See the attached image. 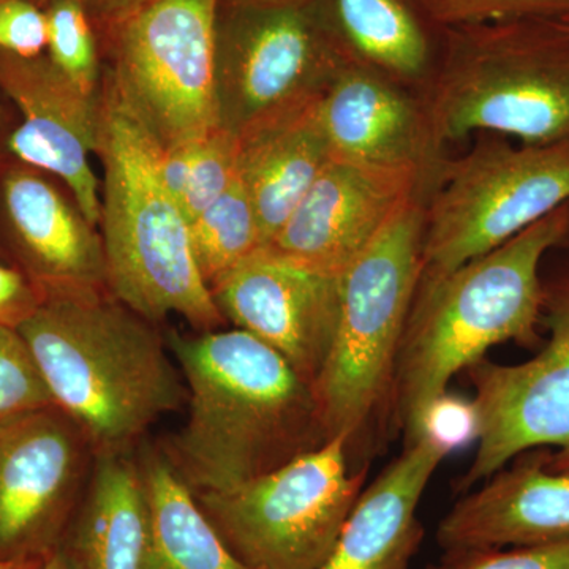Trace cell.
<instances>
[{"label":"cell","mask_w":569,"mask_h":569,"mask_svg":"<svg viewBox=\"0 0 569 569\" xmlns=\"http://www.w3.org/2000/svg\"><path fill=\"white\" fill-rule=\"evenodd\" d=\"M167 343L189 417L160 448L193 493L238 488L328 441L312 388L257 337L171 331Z\"/></svg>","instance_id":"1"},{"label":"cell","mask_w":569,"mask_h":569,"mask_svg":"<svg viewBox=\"0 0 569 569\" xmlns=\"http://www.w3.org/2000/svg\"><path fill=\"white\" fill-rule=\"evenodd\" d=\"M41 293L18 331L54 406L80 427L96 458L130 455L187 397L167 340L108 288Z\"/></svg>","instance_id":"2"},{"label":"cell","mask_w":569,"mask_h":569,"mask_svg":"<svg viewBox=\"0 0 569 569\" xmlns=\"http://www.w3.org/2000/svg\"><path fill=\"white\" fill-rule=\"evenodd\" d=\"M569 239V203L447 274L419 280L396 369L395 422L421 437L430 403L489 348L542 343V263Z\"/></svg>","instance_id":"3"},{"label":"cell","mask_w":569,"mask_h":569,"mask_svg":"<svg viewBox=\"0 0 569 569\" xmlns=\"http://www.w3.org/2000/svg\"><path fill=\"white\" fill-rule=\"evenodd\" d=\"M96 156L103 167L99 230L114 298L156 323L182 317L194 332L223 328L190 241L189 220L160 176V151L108 74L100 84Z\"/></svg>","instance_id":"4"},{"label":"cell","mask_w":569,"mask_h":569,"mask_svg":"<svg viewBox=\"0 0 569 569\" xmlns=\"http://www.w3.org/2000/svg\"><path fill=\"white\" fill-rule=\"evenodd\" d=\"M427 194L410 198L343 272L335 343L312 387L326 438L346 437L355 467L369 466L396 429V369L421 279Z\"/></svg>","instance_id":"5"},{"label":"cell","mask_w":569,"mask_h":569,"mask_svg":"<svg viewBox=\"0 0 569 569\" xmlns=\"http://www.w3.org/2000/svg\"><path fill=\"white\" fill-rule=\"evenodd\" d=\"M422 97L440 148L481 132L522 144L569 142V24L561 18L445 29Z\"/></svg>","instance_id":"6"},{"label":"cell","mask_w":569,"mask_h":569,"mask_svg":"<svg viewBox=\"0 0 569 569\" xmlns=\"http://www.w3.org/2000/svg\"><path fill=\"white\" fill-rule=\"evenodd\" d=\"M569 203V142L515 144L486 134L445 159L427 194L421 279L497 249Z\"/></svg>","instance_id":"7"},{"label":"cell","mask_w":569,"mask_h":569,"mask_svg":"<svg viewBox=\"0 0 569 569\" xmlns=\"http://www.w3.org/2000/svg\"><path fill=\"white\" fill-rule=\"evenodd\" d=\"M336 437L271 473L224 492L194 493L220 537L250 569H318L365 490Z\"/></svg>","instance_id":"8"},{"label":"cell","mask_w":569,"mask_h":569,"mask_svg":"<svg viewBox=\"0 0 569 569\" xmlns=\"http://www.w3.org/2000/svg\"><path fill=\"white\" fill-rule=\"evenodd\" d=\"M542 329L533 358L466 370L478 415L477 452L458 492H467L519 456L538 451L542 467L569 475V239L542 263Z\"/></svg>","instance_id":"9"},{"label":"cell","mask_w":569,"mask_h":569,"mask_svg":"<svg viewBox=\"0 0 569 569\" xmlns=\"http://www.w3.org/2000/svg\"><path fill=\"white\" fill-rule=\"evenodd\" d=\"M219 6L220 0H156L110 40L108 78L162 151L222 127L216 71Z\"/></svg>","instance_id":"10"},{"label":"cell","mask_w":569,"mask_h":569,"mask_svg":"<svg viewBox=\"0 0 569 569\" xmlns=\"http://www.w3.org/2000/svg\"><path fill=\"white\" fill-rule=\"evenodd\" d=\"M346 63L312 0H220L217 100L220 123L234 137L323 96Z\"/></svg>","instance_id":"11"},{"label":"cell","mask_w":569,"mask_h":569,"mask_svg":"<svg viewBox=\"0 0 569 569\" xmlns=\"http://www.w3.org/2000/svg\"><path fill=\"white\" fill-rule=\"evenodd\" d=\"M96 456L56 406L0 422V560H44L62 546Z\"/></svg>","instance_id":"12"},{"label":"cell","mask_w":569,"mask_h":569,"mask_svg":"<svg viewBox=\"0 0 569 569\" xmlns=\"http://www.w3.org/2000/svg\"><path fill=\"white\" fill-rule=\"evenodd\" d=\"M224 321L271 347L310 388L331 353L342 277L257 250L211 287Z\"/></svg>","instance_id":"13"},{"label":"cell","mask_w":569,"mask_h":569,"mask_svg":"<svg viewBox=\"0 0 569 569\" xmlns=\"http://www.w3.org/2000/svg\"><path fill=\"white\" fill-rule=\"evenodd\" d=\"M430 190L432 182L413 171L381 170L332 157L264 249L313 271L342 277L410 198Z\"/></svg>","instance_id":"14"},{"label":"cell","mask_w":569,"mask_h":569,"mask_svg":"<svg viewBox=\"0 0 569 569\" xmlns=\"http://www.w3.org/2000/svg\"><path fill=\"white\" fill-rule=\"evenodd\" d=\"M0 89L22 116L7 138L11 159L61 179L84 216L99 227L102 183L92 156L100 89L82 91L50 58H20L6 51H0Z\"/></svg>","instance_id":"15"},{"label":"cell","mask_w":569,"mask_h":569,"mask_svg":"<svg viewBox=\"0 0 569 569\" xmlns=\"http://www.w3.org/2000/svg\"><path fill=\"white\" fill-rule=\"evenodd\" d=\"M318 112L335 159L413 171L436 182L443 148L433 138L421 92L347 62L321 96Z\"/></svg>","instance_id":"16"},{"label":"cell","mask_w":569,"mask_h":569,"mask_svg":"<svg viewBox=\"0 0 569 569\" xmlns=\"http://www.w3.org/2000/svg\"><path fill=\"white\" fill-rule=\"evenodd\" d=\"M43 171L0 168V228L14 268L41 291L108 288L99 227Z\"/></svg>","instance_id":"17"},{"label":"cell","mask_w":569,"mask_h":569,"mask_svg":"<svg viewBox=\"0 0 569 569\" xmlns=\"http://www.w3.org/2000/svg\"><path fill=\"white\" fill-rule=\"evenodd\" d=\"M569 538V475L542 467L529 451L463 493L441 518L445 553L518 548Z\"/></svg>","instance_id":"18"},{"label":"cell","mask_w":569,"mask_h":569,"mask_svg":"<svg viewBox=\"0 0 569 569\" xmlns=\"http://www.w3.org/2000/svg\"><path fill=\"white\" fill-rule=\"evenodd\" d=\"M451 452L422 436L362 490L328 559L318 569H411L425 529L418 508Z\"/></svg>","instance_id":"19"},{"label":"cell","mask_w":569,"mask_h":569,"mask_svg":"<svg viewBox=\"0 0 569 569\" xmlns=\"http://www.w3.org/2000/svg\"><path fill=\"white\" fill-rule=\"evenodd\" d=\"M320 99L272 116L236 137L238 178L257 212L263 249L331 162L318 112Z\"/></svg>","instance_id":"20"},{"label":"cell","mask_w":569,"mask_h":569,"mask_svg":"<svg viewBox=\"0 0 569 569\" xmlns=\"http://www.w3.org/2000/svg\"><path fill=\"white\" fill-rule=\"evenodd\" d=\"M312 9L347 62L425 93L438 58L417 0H312Z\"/></svg>","instance_id":"21"},{"label":"cell","mask_w":569,"mask_h":569,"mask_svg":"<svg viewBox=\"0 0 569 569\" xmlns=\"http://www.w3.org/2000/svg\"><path fill=\"white\" fill-rule=\"evenodd\" d=\"M80 569H149L151 518L140 462L130 455L93 462L73 542Z\"/></svg>","instance_id":"22"},{"label":"cell","mask_w":569,"mask_h":569,"mask_svg":"<svg viewBox=\"0 0 569 569\" xmlns=\"http://www.w3.org/2000/svg\"><path fill=\"white\" fill-rule=\"evenodd\" d=\"M149 518V569H250L234 556L162 448L144 447L140 458Z\"/></svg>","instance_id":"23"},{"label":"cell","mask_w":569,"mask_h":569,"mask_svg":"<svg viewBox=\"0 0 569 569\" xmlns=\"http://www.w3.org/2000/svg\"><path fill=\"white\" fill-rule=\"evenodd\" d=\"M159 167L168 193L190 223L238 178V140L219 127L200 140L160 151Z\"/></svg>","instance_id":"24"},{"label":"cell","mask_w":569,"mask_h":569,"mask_svg":"<svg viewBox=\"0 0 569 569\" xmlns=\"http://www.w3.org/2000/svg\"><path fill=\"white\" fill-rule=\"evenodd\" d=\"M189 228L194 260L209 290L220 277L263 249L257 212L239 178L194 217Z\"/></svg>","instance_id":"25"},{"label":"cell","mask_w":569,"mask_h":569,"mask_svg":"<svg viewBox=\"0 0 569 569\" xmlns=\"http://www.w3.org/2000/svg\"><path fill=\"white\" fill-rule=\"evenodd\" d=\"M48 50L51 62L88 93L102 84L96 29L78 0H50Z\"/></svg>","instance_id":"26"},{"label":"cell","mask_w":569,"mask_h":569,"mask_svg":"<svg viewBox=\"0 0 569 569\" xmlns=\"http://www.w3.org/2000/svg\"><path fill=\"white\" fill-rule=\"evenodd\" d=\"M51 406L54 400L24 337L0 325V422Z\"/></svg>","instance_id":"27"},{"label":"cell","mask_w":569,"mask_h":569,"mask_svg":"<svg viewBox=\"0 0 569 569\" xmlns=\"http://www.w3.org/2000/svg\"><path fill=\"white\" fill-rule=\"evenodd\" d=\"M427 20L443 29L486 22L563 18L569 0H417Z\"/></svg>","instance_id":"28"},{"label":"cell","mask_w":569,"mask_h":569,"mask_svg":"<svg viewBox=\"0 0 569 569\" xmlns=\"http://www.w3.org/2000/svg\"><path fill=\"white\" fill-rule=\"evenodd\" d=\"M456 569H569V538L518 548L449 553Z\"/></svg>","instance_id":"29"},{"label":"cell","mask_w":569,"mask_h":569,"mask_svg":"<svg viewBox=\"0 0 569 569\" xmlns=\"http://www.w3.org/2000/svg\"><path fill=\"white\" fill-rule=\"evenodd\" d=\"M48 48V18L31 0H0V51L39 58Z\"/></svg>","instance_id":"30"},{"label":"cell","mask_w":569,"mask_h":569,"mask_svg":"<svg viewBox=\"0 0 569 569\" xmlns=\"http://www.w3.org/2000/svg\"><path fill=\"white\" fill-rule=\"evenodd\" d=\"M422 436L437 441L449 452L477 441L478 415L473 400L449 396L448 392L437 397L427 408L425 421H422Z\"/></svg>","instance_id":"31"},{"label":"cell","mask_w":569,"mask_h":569,"mask_svg":"<svg viewBox=\"0 0 569 569\" xmlns=\"http://www.w3.org/2000/svg\"><path fill=\"white\" fill-rule=\"evenodd\" d=\"M41 296L24 272L0 261V325L18 328L39 306Z\"/></svg>","instance_id":"32"},{"label":"cell","mask_w":569,"mask_h":569,"mask_svg":"<svg viewBox=\"0 0 569 569\" xmlns=\"http://www.w3.org/2000/svg\"><path fill=\"white\" fill-rule=\"evenodd\" d=\"M84 7L93 29H100L108 40L156 0H78Z\"/></svg>","instance_id":"33"},{"label":"cell","mask_w":569,"mask_h":569,"mask_svg":"<svg viewBox=\"0 0 569 569\" xmlns=\"http://www.w3.org/2000/svg\"><path fill=\"white\" fill-rule=\"evenodd\" d=\"M41 569H80V565L74 560L70 549L62 545L58 549L52 550L50 556L44 559L43 568Z\"/></svg>","instance_id":"34"},{"label":"cell","mask_w":569,"mask_h":569,"mask_svg":"<svg viewBox=\"0 0 569 569\" xmlns=\"http://www.w3.org/2000/svg\"><path fill=\"white\" fill-rule=\"evenodd\" d=\"M44 560H0V569H41Z\"/></svg>","instance_id":"35"},{"label":"cell","mask_w":569,"mask_h":569,"mask_svg":"<svg viewBox=\"0 0 569 569\" xmlns=\"http://www.w3.org/2000/svg\"><path fill=\"white\" fill-rule=\"evenodd\" d=\"M426 569H456V560L455 557L449 556V553H445L443 559H441L440 563L430 565Z\"/></svg>","instance_id":"36"},{"label":"cell","mask_w":569,"mask_h":569,"mask_svg":"<svg viewBox=\"0 0 569 569\" xmlns=\"http://www.w3.org/2000/svg\"><path fill=\"white\" fill-rule=\"evenodd\" d=\"M561 20L567 21L569 24V13L567 14V17L561 18Z\"/></svg>","instance_id":"37"}]
</instances>
